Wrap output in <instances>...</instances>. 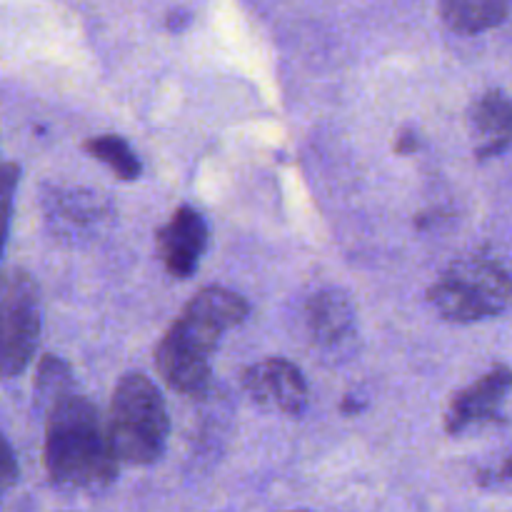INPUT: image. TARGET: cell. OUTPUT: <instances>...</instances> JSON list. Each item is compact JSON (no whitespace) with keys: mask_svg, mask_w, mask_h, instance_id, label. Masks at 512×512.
<instances>
[{"mask_svg":"<svg viewBox=\"0 0 512 512\" xmlns=\"http://www.w3.org/2000/svg\"><path fill=\"white\" fill-rule=\"evenodd\" d=\"M18 480V463H15V453L10 448V443H5V473H3V485L5 490H10Z\"/></svg>","mask_w":512,"mask_h":512,"instance_id":"17","label":"cell"},{"mask_svg":"<svg viewBox=\"0 0 512 512\" xmlns=\"http://www.w3.org/2000/svg\"><path fill=\"white\" fill-rule=\"evenodd\" d=\"M418 148H420V140H418V135L413 133V130H400L398 133V140H395V153H400V155H413V153H418Z\"/></svg>","mask_w":512,"mask_h":512,"instance_id":"16","label":"cell"},{"mask_svg":"<svg viewBox=\"0 0 512 512\" xmlns=\"http://www.w3.org/2000/svg\"><path fill=\"white\" fill-rule=\"evenodd\" d=\"M470 133L478 158H493L512 145V98L503 90H488L470 108Z\"/></svg>","mask_w":512,"mask_h":512,"instance_id":"11","label":"cell"},{"mask_svg":"<svg viewBox=\"0 0 512 512\" xmlns=\"http://www.w3.org/2000/svg\"><path fill=\"white\" fill-rule=\"evenodd\" d=\"M512 390V370L508 365H495L490 373L475 380L465 390H460L448 405L445 413V430L448 435L465 433L473 425L493 423L500 418L505 398Z\"/></svg>","mask_w":512,"mask_h":512,"instance_id":"8","label":"cell"},{"mask_svg":"<svg viewBox=\"0 0 512 512\" xmlns=\"http://www.w3.org/2000/svg\"><path fill=\"white\" fill-rule=\"evenodd\" d=\"M428 300L453 323L495 318L512 308V275L493 258H460L430 285Z\"/></svg>","mask_w":512,"mask_h":512,"instance_id":"4","label":"cell"},{"mask_svg":"<svg viewBox=\"0 0 512 512\" xmlns=\"http://www.w3.org/2000/svg\"><path fill=\"white\" fill-rule=\"evenodd\" d=\"M43 215L50 233L63 243H90L113 223L108 195L88 188H53L43 195Z\"/></svg>","mask_w":512,"mask_h":512,"instance_id":"6","label":"cell"},{"mask_svg":"<svg viewBox=\"0 0 512 512\" xmlns=\"http://www.w3.org/2000/svg\"><path fill=\"white\" fill-rule=\"evenodd\" d=\"M70 388H73V373L68 365L55 355H43L38 368V378H35V395L45 408L55 405L58 400L68 398Z\"/></svg>","mask_w":512,"mask_h":512,"instance_id":"14","label":"cell"},{"mask_svg":"<svg viewBox=\"0 0 512 512\" xmlns=\"http://www.w3.org/2000/svg\"><path fill=\"white\" fill-rule=\"evenodd\" d=\"M243 388L258 405L293 418L308 408V383L298 365L285 358H268L250 365L243 373Z\"/></svg>","mask_w":512,"mask_h":512,"instance_id":"7","label":"cell"},{"mask_svg":"<svg viewBox=\"0 0 512 512\" xmlns=\"http://www.w3.org/2000/svg\"><path fill=\"white\" fill-rule=\"evenodd\" d=\"M40 295L38 285L25 270L3 275V375L15 378L28 368L38 348Z\"/></svg>","mask_w":512,"mask_h":512,"instance_id":"5","label":"cell"},{"mask_svg":"<svg viewBox=\"0 0 512 512\" xmlns=\"http://www.w3.org/2000/svg\"><path fill=\"white\" fill-rule=\"evenodd\" d=\"M45 470L63 490L98 493L118 475V455L98 408L88 398L68 395L48 408Z\"/></svg>","mask_w":512,"mask_h":512,"instance_id":"2","label":"cell"},{"mask_svg":"<svg viewBox=\"0 0 512 512\" xmlns=\"http://www.w3.org/2000/svg\"><path fill=\"white\" fill-rule=\"evenodd\" d=\"M478 483L483 485V488H500V485H510L512 483V453L505 455L503 463L495 465V468L483 470V473L478 475Z\"/></svg>","mask_w":512,"mask_h":512,"instance_id":"15","label":"cell"},{"mask_svg":"<svg viewBox=\"0 0 512 512\" xmlns=\"http://www.w3.org/2000/svg\"><path fill=\"white\" fill-rule=\"evenodd\" d=\"M83 148L95 160L108 165L120 180H135L140 175V170H143L138 155L133 153V148L120 135H95V138L85 140Z\"/></svg>","mask_w":512,"mask_h":512,"instance_id":"13","label":"cell"},{"mask_svg":"<svg viewBox=\"0 0 512 512\" xmlns=\"http://www.w3.org/2000/svg\"><path fill=\"white\" fill-rule=\"evenodd\" d=\"M248 313V300L233 290L218 285L200 290L155 348V365L165 383L175 393H203L220 338L243 323Z\"/></svg>","mask_w":512,"mask_h":512,"instance_id":"1","label":"cell"},{"mask_svg":"<svg viewBox=\"0 0 512 512\" xmlns=\"http://www.w3.org/2000/svg\"><path fill=\"white\" fill-rule=\"evenodd\" d=\"M293 512H308V510H293Z\"/></svg>","mask_w":512,"mask_h":512,"instance_id":"19","label":"cell"},{"mask_svg":"<svg viewBox=\"0 0 512 512\" xmlns=\"http://www.w3.org/2000/svg\"><path fill=\"white\" fill-rule=\"evenodd\" d=\"M512 13V0H440V18L453 33L480 35L498 28Z\"/></svg>","mask_w":512,"mask_h":512,"instance_id":"12","label":"cell"},{"mask_svg":"<svg viewBox=\"0 0 512 512\" xmlns=\"http://www.w3.org/2000/svg\"><path fill=\"white\" fill-rule=\"evenodd\" d=\"M208 248V225L190 205H180L158 230V253L173 278H190Z\"/></svg>","mask_w":512,"mask_h":512,"instance_id":"9","label":"cell"},{"mask_svg":"<svg viewBox=\"0 0 512 512\" xmlns=\"http://www.w3.org/2000/svg\"><path fill=\"white\" fill-rule=\"evenodd\" d=\"M305 325L320 348L340 350L355 338L353 305L340 290H320L305 305Z\"/></svg>","mask_w":512,"mask_h":512,"instance_id":"10","label":"cell"},{"mask_svg":"<svg viewBox=\"0 0 512 512\" xmlns=\"http://www.w3.org/2000/svg\"><path fill=\"white\" fill-rule=\"evenodd\" d=\"M188 18H190L188 13H170V18H168L170 30H180L185 23H188Z\"/></svg>","mask_w":512,"mask_h":512,"instance_id":"18","label":"cell"},{"mask_svg":"<svg viewBox=\"0 0 512 512\" xmlns=\"http://www.w3.org/2000/svg\"><path fill=\"white\" fill-rule=\"evenodd\" d=\"M170 420L153 380L128 373L118 380L110 400L108 435L125 465H153L165 453Z\"/></svg>","mask_w":512,"mask_h":512,"instance_id":"3","label":"cell"}]
</instances>
